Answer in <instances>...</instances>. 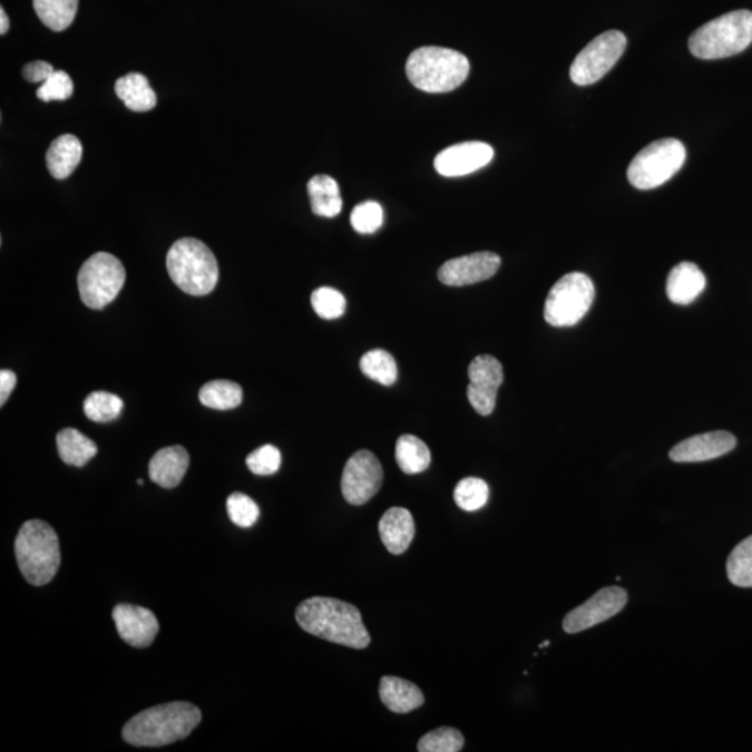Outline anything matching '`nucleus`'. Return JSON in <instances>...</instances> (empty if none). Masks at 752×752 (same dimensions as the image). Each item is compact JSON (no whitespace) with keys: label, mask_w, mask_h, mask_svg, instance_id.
I'll return each instance as SVG.
<instances>
[{"label":"nucleus","mask_w":752,"mask_h":752,"mask_svg":"<svg viewBox=\"0 0 752 752\" xmlns=\"http://www.w3.org/2000/svg\"><path fill=\"white\" fill-rule=\"evenodd\" d=\"M82 158L80 139L71 134H65L55 139L48 149L47 166L50 175L64 180L76 170Z\"/></svg>","instance_id":"nucleus-22"},{"label":"nucleus","mask_w":752,"mask_h":752,"mask_svg":"<svg viewBox=\"0 0 752 752\" xmlns=\"http://www.w3.org/2000/svg\"><path fill=\"white\" fill-rule=\"evenodd\" d=\"M123 400L109 392H94L84 401V412L94 422H110L120 416Z\"/></svg>","instance_id":"nucleus-31"},{"label":"nucleus","mask_w":752,"mask_h":752,"mask_svg":"<svg viewBox=\"0 0 752 752\" xmlns=\"http://www.w3.org/2000/svg\"><path fill=\"white\" fill-rule=\"evenodd\" d=\"M189 465V456L183 446H169V448L156 451L149 461V477L155 484L165 489L176 488L186 476Z\"/></svg>","instance_id":"nucleus-19"},{"label":"nucleus","mask_w":752,"mask_h":752,"mask_svg":"<svg viewBox=\"0 0 752 752\" xmlns=\"http://www.w3.org/2000/svg\"><path fill=\"white\" fill-rule=\"evenodd\" d=\"M311 209L322 217H334L342 212L343 199L336 180L328 175H316L309 182Z\"/></svg>","instance_id":"nucleus-24"},{"label":"nucleus","mask_w":752,"mask_h":752,"mask_svg":"<svg viewBox=\"0 0 752 752\" xmlns=\"http://www.w3.org/2000/svg\"><path fill=\"white\" fill-rule=\"evenodd\" d=\"M465 746V735L455 727H439L418 741L420 752H459Z\"/></svg>","instance_id":"nucleus-33"},{"label":"nucleus","mask_w":752,"mask_h":752,"mask_svg":"<svg viewBox=\"0 0 752 752\" xmlns=\"http://www.w3.org/2000/svg\"><path fill=\"white\" fill-rule=\"evenodd\" d=\"M627 47V39L617 30L600 33L576 56L570 67V78L577 86H590L605 77Z\"/></svg>","instance_id":"nucleus-10"},{"label":"nucleus","mask_w":752,"mask_h":752,"mask_svg":"<svg viewBox=\"0 0 752 752\" xmlns=\"http://www.w3.org/2000/svg\"><path fill=\"white\" fill-rule=\"evenodd\" d=\"M226 506L228 517L238 527L248 528L254 526L260 518L261 511L258 505L247 495L240 492L232 494L227 498Z\"/></svg>","instance_id":"nucleus-35"},{"label":"nucleus","mask_w":752,"mask_h":752,"mask_svg":"<svg viewBox=\"0 0 752 752\" xmlns=\"http://www.w3.org/2000/svg\"><path fill=\"white\" fill-rule=\"evenodd\" d=\"M39 20L52 31H65L75 21L78 0H33Z\"/></svg>","instance_id":"nucleus-28"},{"label":"nucleus","mask_w":752,"mask_h":752,"mask_svg":"<svg viewBox=\"0 0 752 752\" xmlns=\"http://www.w3.org/2000/svg\"><path fill=\"white\" fill-rule=\"evenodd\" d=\"M201 403L208 409L233 410L243 401V389L238 383L232 381H212L205 383L198 394Z\"/></svg>","instance_id":"nucleus-27"},{"label":"nucleus","mask_w":752,"mask_h":752,"mask_svg":"<svg viewBox=\"0 0 752 752\" xmlns=\"http://www.w3.org/2000/svg\"><path fill=\"white\" fill-rule=\"evenodd\" d=\"M16 383L17 377L13 371H0V406H4L6 401H8L10 393L13 392Z\"/></svg>","instance_id":"nucleus-40"},{"label":"nucleus","mask_w":752,"mask_h":752,"mask_svg":"<svg viewBox=\"0 0 752 752\" xmlns=\"http://www.w3.org/2000/svg\"><path fill=\"white\" fill-rule=\"evenodd\" d=\"M379 696L382 704L394 713H409L423 705V694L420 687L409 680L384 676L379 684Z\"/></svg>","instance_id":"nucleus-21"},{"label":"nucleus","mask_w":752,"mask_h":752,"mask_svg":"<svg viewBox=\"0 0 752 752\" xmlns=\"http://www.w3.org/2000/svg\"><path fill=\"white\" fill-rule=\"evenodd\" d=\"M170 279L184 293L201 297L216 287L219 266L214 253L197 238H180L166 256Z\"/></svg>","instance_id":"nucleus-5"},{"label":"nucleus","mask_w":752,"mask_h":752,"mask_svg":"<svg viewBox=\"0 0 752 752\" xmlns=\"http://www.w3.org/2000/svg\"><path fill=\"white\" fill-rule=\"evenodd\" d=\"M470 384L467 398L479 416L492 414L498 399V390L504 383V367L500 361L489 354L476 357L468 367Z\"/></svg>","instance_id":"nucleus-13"},{"label":"nucleus","mask_w":752,"mask_h":752,"mask_svg":"<svg viewBox=\"0 0 752 752\" xmlns=\"http://www.w3.org/2000/svg\"><path fill=\"white\" fill-rule=\"evenodd\" d=\"M730 583L740 588H752V535L732 550L727 559Z\"/></svg>","instance_id":"nucleus-30"},{"label":"nucleus","mask_w":752,"mask_h":752,"mask_svg":"<svg viewBox=\"0 0 752 752\" xmlns=\"http://www.w3.org/2000/svg\"><path fill=\"white\" fill-rule=\"evenodd\" d=\"M55 71L53 66L43 60L31 61V64L22 67V76H25L28 82L32 84L47 81Z\"/></svg>","instance_id":"nucleus-39"},{"label":"nucleus","mask_w":752,"mask_h":752,"mask_svg":"<svg viewBox=\"0 0 752 752\" xmlns=\"http://www.w3.org/2000/svg\"><path fill=\"white\" fill-rule=\"evenodd\" d=\"M295 621L304 632L329 643L353 650H365L371 643L360 611L348 602L314 596L301 602Z\"/></svg>","instance_id":"nucleus-1"},{"label":"nucleus","mask_w":752,"mask_h":752,"mask_svg":"<svg viewBox=\"0 0 752 752\" xmlns=\"http://www.w3.org/2000/svg\"><path fill=\"white\" fill-rule=\"evenodd\" d=\"M248 470L255 476L267 477L279 471L282 465V455L275 446L265 445L247 457Z\"/></svg>","instance_id":"nucleus-37"},{"label":"nucleus","mask_w":752,"mask_h":752,"mask_svg":"<svg viewBox=\"0 0 752 752\" xmlns=\"http://www.w3.org/2000/svg\"><path fill=\"white\" fill-rule=\"evenodd\" d=\"M752 43V11L735 10L694 31L688 48L695 58L716 60L743 52Z\"/></svg>","instance_id":"nucleus-6"},{"label":"nucleus","mask_w":752,"mask_h":752,"mask_svg":"<svg viewBox=\"0 0 752 752\" xmlns=\"http://www.w3.org/2000/svg\"><path fill=\"white\" fill-rule=\"evenodd\" d=\"M494 148L487 143L468 141L451 145L434 158V169L445 177H460L482 169L494 159Z\"/></svg>","instance_id":"nucleus-15"},{"label":"nucleus","mask_w":752,"mask_h":752,"mask_svg":"<svg viewBox=\"0 0 752 752\" xmlns=\"http://www.w3.org/2000/svg\"><path fill=\"white\" fill-rule=\"evenodd\" d=\"M56 443L61 461L69 466L84 467L98 453L97 443L72 428L60 431L56 437Z\"/></svg>","instance_id":"nucleus-25"},{"label":"nucleus","mask_w":752,"mask_h":752,"mask_svg":"<svg viewBox=\"0 0 752 752\" xmlns=\"http://www.w3.org/2000/svg\"><path fill=\"white\" fill-rule=\"evenodd\" d=\"M500 256L489 251L459 256V258L445 262L439 267V281L446 286L460 287L488 281L498 272Z\"/></svg>","instance_id":"nucleus-14"},{"label":"nucleus","mask_w":752,"mask_h":752,"mask_svg":"<svg viewBox=\"0 0 752 752\" xmlns=\"http://www.w3.org/2000/svg\"><path fill=\"white\" fill-rule=\"evenodd\" d=\"M595 287L589 276L572 272L559 279L545 301V321L551 326L566 328L583 320L593 305Z\"/></svg>","instance_id":"nucleus-8"},{"label":"nucleus","mask_w":752,"mask_h":752,"mask_svg":"<svg viewBox=\"0 0 752 752\" xmlns=\"http://www.w3.org/2000/svg\"><path fill=\"white\" fill-rule=\"evenodd\" d=\"M706 279L693 262H682L668 273L666 282L667 297L672 303L688 305L704 292Z\"/></svg>","instance_id":"nucleus-20"},{"label":"nucleus","mask_w":752,"mask_h":752,"mask_svg":"<svg viewBox=\"0 0 752 752\" xmlns=\"http://www.w3.org/2000/svg\"><path fill=\"white\" fill-rule=\"evenodd\" d=\"M383 482V468L378 457L370 450H359L345 462L342 494L350 505L368 504L379 492Z\"/></svg>","instance_id":"nucleus-11"},{"label":"nucleus","mask_w":752,"mask_h":752,"mask_svg":"<svg viewBox=\"0 0 752 752\" xmlns=\"http://www.w3.org/2000/svg\"><path fill=\"white\" fill-rule=\"evenodd\" d=\"M431 450L414 434H403L395 442V462L409 476L420 473L431 466Z\"/></svg>","instance_id":"nucleus-26"},{"label":"nucleus","mask_w":752,"mask_h":752,"mask_svg":"<svg viewBox=\"0 0 752 752\" xmlns=\"http://www.w3.org/2000/svg\"><path fill=\"white\" fill-rule=\"evenodd\" d=\"M378 528L383 545L392 555H403L416 535L414 518L403 507L384 511Z\"/></svg>","instance_id":"nucleus-18"},{"label":"nucleus","mask_w":752,"mask_h":752,"mask_svg":"<svg viewBox=\"0 0 752 752\" xmlns=\"http://www.w3.org/2000/svg\"><path fill=\"white\" fill-rule=\"evenodd\" d=\"M685 155V147L678 139H657L634 156L627 170L628 182L638 189L660 187L682 169Z\"/></svg>","instance_id":"nucleus-7"},{"label":"nucleus","mask_w":752,"mask_h":752,"mask_svg":"<svg viewBox=\"0 0 752 752\" xmlns=\"http://www.w3.org/2000/svg\"><path fill=\"white\" fill-rule=\"evenodd\" d=\"M0 21H2V25H0V33L4 36V33L9 31V17L6 14L4 9H0Z\"/></svg>","instance_id":"nucleus-41"},{"label":"nucleus","mask_w":752,"mask_h":752,"mask_svg":"<svg viewBox=\"0 0 752 752\" xmlns=\"http://www.w3.org/2000/svg\"><path fill=\"white\" fill-rule=\"evenodd\" d=\"M77 282L82 303L88 309L102 310L120 293L126 270L115 255L97 253L84 262Z\"/></svg>","instance_id":"nucleus-9"},{"label":"nucleus","mask_w":752,"mask_h":752,"mask_svg":"<svg viewBox=\"0 0 752 752\" xmlns=\"http://www.w3.org/2000/svg\"><path fill=\"white\" fill-rule=\"evenodd\" d=\"M137 484H138V485H144L143 479H138Z\"/></svg>","instance_id":"nucleus-42"},{"label":"nucleus","mask_w":752,"mask_h":752,"mask_svg":"<svg viewBox=\"0 0 752 752\" xmlns=\"http://www.w3.org/2000/svg\"><path fill=\"white\" fill-rule=\"evenodd\" d=\"M738 445L734 434L715 431L695 434L674 446L668 453L674 462H700L717 459L730 453Z\"/></svg>","instance_id":"nucleus-17"},{"label":"nucleus","mask_w":752,"mask_h":752,"mask_svg":"<svg viewBox=\"0 0 752 752\" xmlns=\"http://www.w3.org/2000/svg\"><path fill=\"white\" fill-rule=\"evenodd\" d=\"M311 305L322 320L332 321L343 316L345 299L336 289L320 287L311 294Z\"/></svg>","instance_id":"nucleus-34"},{"label":"nucleus","mask_w":752,"mask_h":752,"mask_svg":"<svg viewBox=\"0 0 752 752\" xmlns=\"http://www.w3.org/2000/svg\"><path fill=\"white\" fill-rule=\"evenodd\" d=\"M72 92H75V84H72L71 77L64 70H56L38 88L37 97L43 102H52V100L69 99Z\"/></svg>","instance_id":"nucleus-38"},{"label":"nucleus","mask_w":752,"mask_h":752,"mask_svg":"<svg viewBox=\"0 0 752 752\" xmlns=\"http://www.w3.org/2000/svg\"><path fill=\"white\" fill-rule=\"evenodd\" d=\"M489 498L488 484L481 478L468 477L456 485V505L465 511H477L487 505Z\"/></svg>","instance_id":"nucleus-32"},{"label":"nucleus","mask_w":752,"mask_h":752,"mask_svg":"<svg viewBox=\"0 0 752 752\" xmlns=\"http://www.w3.org/2000/svg\"><path fill=\"white\" fill-rule=\"evenodd\" d=\"M111 616L121 639L134 648H147L159 633L158 618L143 606L120 604Z\"/></svg>","instance_id":"nucleus-16"},{"label":"nucleus","mask_w":752,"mask_h":752,"mask_svg":"<svg viewBox=\"0 0 752 752\" xmlns=\"http://www.w3.org/2000/svg\"><path fill=\"white\" fill-rule=\"evenodd\" d=\"M627 604V593L621 587L602 588L583 605L568 612L563 621V629L567 634L585 632L596 624L609 621L624 609Z\"/></svg>","instance_id":"nucleus-12"},{"label":"nucleus","mask_w":752,"mask_h":752,"mask_svg":"<svg viewBox=\"0 0 752 752\" xmlns=\"http://www.w3.org/2000/svg\"><path fill=\"white\" fill-rule=\"evenodd\" d=\"M350 222L357 233H375L383 225L382 206L373 201L359 204L351 212Z\"/></svg>","instance_id":"nucleus-36"},{"label":"nucleus","mask_w":752,"mask_h":752,"mask_svg":"<svg viewBox=\"0 0 752 752\" xmlns=\"http://www.w3.org/2000/svg\"><path fill=\"white\" fill-rule=\"evenodd\" d=\"M203 713L189 702L176 701L137 713L123 727V739L134 746H164L187 739Z\"/></svg>","instance_id":"nucleus-2"},{"label":"nucleus","mask_w":752,"mask_h":752,"mask_svg":"<svg viewBox=\"0 0 752 752\" xmlns=\"http://www.w3.org/2000/svg\"><path fill=\"white\" fill-rule=\"evenodd\" d=\"M16 559L22 577L36 587L52 582L60 566L58 535L49 524L30 520L22 524L14 543Z\"/></svg>","instance_id":"nucleus-4"},{"label":"nucleus","mask_w":752,"mask_h":752,"mask_svg":"<svg viewBox=\"0 0 752 752\" xmlns=\"http://www.w3.org/2000/svg\"><path fill=\"white\" fill-rule=\"evenodd\" d=\"M115 91L128 109L148 111L155 108L156 94L149 86L148 78L141 72H128L115 84Z\"/></svg>","instance_id":"nucleus-23"},{"label":"nucleus","mask_w":752,"mask_h":752,"mask_svg":"<svg viewBox=\"0 0 752 752\" xmlns=\"http://www.w3.org/2000/svg\"><path fill=\"white\" fill-rule=\"evenodd\" d=\"M361 372L383 387H392L398 379V364L388 351L377 349L368 351L360 360Z\"/></svg>","instance_id":"nucleus-29"},{"label":"nucleus","mask_w":752,"mask_h":752,"mask_svg":"<svg viewBox=\"0 0 752 752\" xmlns=\"http://www.w3.org/2000/svg\"><path fill=\"white\" fill-rule=\"evenodd\" d=\"M406 72L412 86L423 92H450L466 81L470 61L453 49L423 47L409 56Z\"/></svg>","instance_id":"nucleus-3"}]
</instances>
